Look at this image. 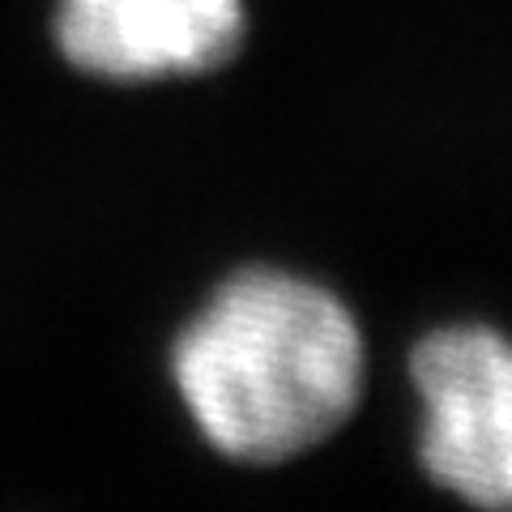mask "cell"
<instances>
[{
	"instance_id": "obj_1",
	"label": "cell",
	"mask_w": 512,
	"mask_h": 512,
	"mask_svg": "<svg viewBox=\"0 0 512 512\" xmlns=\"http://www.w3.org/2000/svg\"><path fill=\"white\" fill-rule=\"evenodd\" d=\"M171 363L205 440L248 466L325 444L363 393V338L346 303L274 269L222 286Z\"/></svg>"
},
{
	"instance_id": "obj_3",
	"label": "cell",
	"mask_w": 512,
	"mask_h": 512,
	"mask_svg": "<svg viewBox=\"0 0 512 512\" xmlns=\"http://www.w3.org/2000/svg\"><path fill=\"white\" fill-rule=\"evenodd\" d=\"M56 43L107 82L210 73L244 43V0H60Z\"/></svg>"
},
{
	"instance_id": "obj_2",
	"label": "cell",
	"mask_w": 512,
	"mask_h": 512,
	"mask_svg": "<svg viewBox=\"0 0 512 512\" xmlns=\"http://www.w3.org/2000/svg\"><path fill=\"white\" fill-rule=\"evenodd\" d=\"M414 389L427 406L423 466L466 504L508 512L512 504V359L483 325L440 329L410 355Z\"/></svg>"
}]
</instances>
